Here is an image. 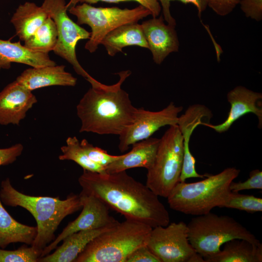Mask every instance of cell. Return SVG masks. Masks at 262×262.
I'll return each mask as SVG.
<instances>
[{
  "label": "cell",
  "mask_w": 262,
  "mask_h": 262,
  "mask_svg": "<svg viewBox=\"0 0 262 262\" xmlns=\"http://www.w3.org/2000/svg\"><path fill=\"white\" fill-rule=\"evenodd\" d=\"M159 141L160 139L150 137L134 143L130 152L106 167L105 172L112 173L136 167L147 170L154 162Z\"/></svg>",
  "instance_id": "ac0fdd59"
},
{
  "label": "cell",
  "mask_w": 262,
  "mask_h": 262,
  "mask_svg": "<svg viewBox=\"0 0 262 262\" xmlns=\"http://www.w3.org/2000/svg\"><path fill=\"white\" fill-rule=\"evenodd\" d=\"M239 4L245 16L257 21L262 19V0H240Z\"/></svg>",
  "instance_id": "1f68e13d"
},
{
  "label": "cell",
  "mask_w": 262,
  "mask_h": 262,
  "mask_svg": "<svg viewBox=\"0 0 262 262\" xmlns=\"http://www.w3.org/2000/svg\"><path fill=\"white\" fill-rule=\"evenodd\" d=\"M1 68V67H0V69Z\"/></svg>",
  "instance_id": "74e56055"
},
{
  "label": "cell",
  "mask_w": 262,
  "mask_h": 262,
  "mask_svg": "<svg viewBox=\"0 0 262 262\" xmlns=\"http://www.w3.org/2000/svg\"><path fill=\"white\" fill-rule=\"evenodd\" d=\"M69 12L77 18L78 25L90 27L91 35L85 49L94 52L103 38L116 28L127 23L138 21L149 15L150 11L140 5L133 9L113 7H95L87 3L76 5L68 9Z\"/></svg>",
  "instance_id": "ba28073f"
},
{
  "label": "cell",
  "mask_w": 262,
  "mask_h": 262,
  "mask_svg": "<svg viewBox=\"0 0 262 262\" xmlns=\"http://www.w3.org/2000/svg\"><path fill=\"white\" fill-rule=\"evenodd\" d=\"M147 246L161 262H191L197 252L190 244L183 221L152 229Z\"/></svg>",
  "instance_id": "30bf717a"
},
{
  "label": "cell",
  "mask_w": 262,
  "mask_h": 262,
  "mask_svg": "<svg viewBox=\"0 0 262 262\" xmlns=\"http://www.w3.org/2000/svg\"><path fill=\"white\" fill-rule=\"evenodd\" d=\"M133 1L138 2L147 9H148L153 17H158L159 15L161 6L158 0H79L81 3L94 4L98 2H105L108 3H119L120 2Z\"/></svg>",
  "instance_id": "d6a6232c"
},
{
  "label": "cell",
  "mask_w": 262,
  "mask_h": 262,
  "mask_svg": "<svg viewBox=\"0 0 262 262\" xmlns=\"http://www.w3.org/2000/svg\"><path fill=\"white\" fill-rule=\"evenodd\" d=\"M80 144L89 158L105 169L110 164L120 158L123 155H110L106 150L94 146L85 139H82Z\"/></svg>",
  "instance_id": "f1b7e54d"
},
{
  "label": "cell",
  "mask_w": 262,
  "mask_h": 262,
  "mask_svg": "<svg viewBox=\"0 0 262 262\" xmlns=\"http://www.w3.org/2000/svg\"><path fill=\"white\" fill-rule=\"evenodd\" d=\"M37 102L32 91L16 80L9 83L0 92V125H19Z\"/></svg>",
  "instance_id": "9a60e30c"
},
{
  "label": "cell",
  "mask_w": 262,
  "mask_h": 262,
  "mask_svg": "<svg viewBox=\"0 0 262 262\" xmlns=\"http://www.w3.org/2000/svg\"><path fill=\"white\" fill-rule=\"evenodd\" d=\"M57 39L56 24L49 16L34 33L24 41L23 45L32 50L49 53L53 51Z\"/></svg>",
  "instance_id": "d4e9b609"
},
{
  "label": "cell",
  "mask_w": 262,
  "mask_h": 262,
  "mask_svg": "<svg viewBox=\"0 0 262 262\" xmlns=\"http://www.w3.org/2000/svg\"><path fill=\"white\" fill-rule=\"evenodd\" d=\"M130 70L119 72L115 84L107 85L96 80L77 105V114L81 121L80 132L119 135L131 125L138 108L134 107L129 95L121 85L131 74Z\"/></svg>",
  "instance_id": "7a4b0ae2"
},
{
  "label": "cell",
  "mask_w": 262,
  "mask_h": 262,
  "mask_svg": "<svg viewBox=\"0 0 262 262\" xmlns=\"http://www.w3.org/2000/svg\"><path fill=\"white\" fill-rule=\"evenodd\" d=\"M23 150V146L20 143L7 148H0V166L13 163L22 154Z\"/></svg>",
  "instance_id": "d590c367"
},
{
  "label": "cell",
  "mask_w": 262,
  "mask_h": 262,
  "mask_svg": "<svg viewBox=\"0 0 262 262\" xmlns=\"http://www.w3.org/2000/svg\"><path fill=\"white\" fill-rule=\"evenodd\" d=\"M222 250L204 258L205 262H262V245L234 239L226 242Z\"/></svg>",
  "instance_id": "7402d4cb"
},
{
  "label": "cell",
  "mask_w": 262,
  "mask_h": 262,
  "mask_svg": "<svg viewBox=\"0 0 262 262\" xmlns=\"http://www.w3.org/2000/svg\"><path fill=\"white\" fill-rule=\"evenodd\" d=\"M182 109V106H177L172 102L157 112L138 108L133 123L119 135V150L121 152L127 150L130 146L150 137L163 126L177 124L179 114Z\"/></svg>",
  "instance_id": "8fae6325"
},
{
  "label": "cell",
  "mask_w": 262,
  "mask_h": 262,
  "mask_svg": "<svg viewBox=\"0 0 262 262\" xmlns=\"http://www.w3.org/2000/svg\"><path fill=\"white\" fill-rule=\"evenodd\" d=\"M41 7L56 26L58 39L54 52L70 64L78 74L90 82L93 78L79 63L76 48L80 40L89 39L91 33L69 18L66 0H44Z\"/></svg>",
  "instance_id": "9c48e42d"
},
{
  "label": "cell",
  "mask_w": 262,
  "mask_h": 262,
  "mask_svg": "<svg viewBox=\"0 0 262 262\" xmlns=\"http://www.w3.org/2000/svg\"><path fill=\"white\" fill-rule=\"evenodd\" d=\"M240 170L228 167L215 175H209L200 181L178 182L167 197L169 207L185 214L200 215L219 207L230 191V183Z\"/></svg>",
  "instance_id": "277c9868"
},
{
  "label": "cell",
  "mask_w": 262,
  "mask_h": 262,
  "mask_svg": "<svg viewBox=\"0 0 262 262\" xmlns=\"http://www.w3.org/2000/svg\"><path fill=\"white\" fill-rule=\"evenodd\" d=\"M154 63L160 65L171 53L178 52L179 41L175 26L165 24L162 16L141 24Z\"/></svg>",
  "instance_id": "4fadbf2b"
},
{
  "label": "cell",
  "mask_w": 262,
  "mask_h": 262,
  "mask_svg": "<svg viewBox=\"0 0 262 262\" xmlns=\"http://www.w3.org/2000/svg\"><path fill=\"white\" fill-rule=\"evenodd\" d=\"M240 0H208V6L217 15L225 16L229 14L239 4Z\"/></svg>",
  "instance_id": "836d02e7"
},
{
  "label": "cell",
  "mask_w": 262,
  "mask_h": 262,
  "mask_svg": "<svg viewBox=\"0 0 262 262\" xmlns=\"http://www.w3.org/2000/svg\"><path fill=\"white\" fill-rule=\"evenodd\" d=\"M62 154L59 156L60 160L73 161L83 170L98 172H105V168L93 162L87 156L76 136L69 137L66 145L61 147Z\"/></svg>",
  "instance_id": "484cf974"
},
{
  "label": "cell",
  "mask_w": 262,
  "mask_h": 262,
  "mask_svg": "<svg viewBox=\"0 0 262 262\" xmlns=\"http://www.w3.org/2000/svg\"><path fill=\"white\" fill-rule=\"evenodd\" d=\"M48 16L41 6H38L33 2H26L16 9L11 22L20 40L24 41L34 33Z\"/></svg>",
  "instance_id": "cb8c5ba5"
},
{
  "label": "cell",
  "mask_w": 262,
  "mask_h": 262,
  "mask_svg": "<svg viewBox=\"0 0 262 262\" xmlns=\"http://www.w3.org/2000/svg\"><path fill=\"white\" fill-rule=\"evenodd\" d=\"M183 158V138L177 124L169 126L160 139L155 158L147 169L146 185L167 198L179 182Z\"/></svg>",
  "instance_id": "52a82bcc"
},
{
  "label": "cell",
  "mask_w": 262,
  "mask_h": 262,
  "mask_svg": "<svg viewBox=\"0 0 262 262\" xmlns=\"http://www.w3.org/2000/svg\"><path fill=\"white\" fill-rule=\"evenodd\" d=\"M0 187L2 203L21 207L34 218L37 233L31 246L41 251L55 239V232L62 220L82 206L79 195L71 194L64 200L58 197L30 196L16 189L9 178L2 180Z\"/></svg>",
  "instance_id": "3957f363"
},
{
  "label": "cell",
  "mask_w": 262,
  "mask_h": 262,
  "mask_svg": "<svg viewBox=\"0 0 262 262\" xmlns=\"http://www.w3.org/2000/svg\"><path fill=\"white\" fill-rule=\"evenodd\" d=\"M212 114L205 106L196 104L189 107L184 114L179 116L177 125L183 138V158L179 181L184 182L189 178H202L203 175L198 173L196 169V160L189 148L190 137L195 128L207 117L210 119Z\"/></svg>",
  "instance_id": "2e32d148"
},
{
  "label": "cell",
  "mask_w": 262,
  "mask_h": 262,
  "mask_svg": "<svg viewBox=\"0 0 262 262\" xmlns=\"http://www.w3.org/2000/svg\"><path fill=\"white\" fill-rule=\"evenodd\" d=\"M229 188L233 192H239L242 190L251 189H262V172L259 169L252 170L249 177L246 181L230 183Z\"/></svg>",
  "instance_id": "4dcf8cb0"
},
{
  "label": "cell",
  "mask_w": 262,
  "mask_h": 262,
  "mask_svg": "<svg viewBox=\"0 0 262 262\" xmlns=\"http://www.w3.org/2000/svg\"><path fill=\"white\" fill-rule=\"evenodd\" d=\"M42 251L23 246L13 250L0 248V262H37Z\"/></svg>",
  "instance_id": "83f0119b"
},
{
  "label": "cell",
  "mask_w": 262,
  "mask_h": 262,
  "mask_svg": "<svg viewBox=\"0 0 262 262\" xmlns=\"http://www.w3.org/2000/svg\"><path fill=\"white\" fill-rule=\"evenodd\" d=\"M219 207L235 209L249 213L262 212V198L230 191Z\"/></svg>",
  "instance_id": "4316f807"
},
{
  "label": "cell",
  "mask_w": 262,
  "mask_h": 262,
  "mask_svg": "<svg viewBox=\"0 0 262 262\" xmlns=\"http://www.w3.org/2000/svg\"><path fill=\"white\" fill-rule=\"evenodd\" d=\"M100 44L107 53L114 56L128 46H136L148 49L141 25L137 22L122 25L109 32L103 38Z\"/></svg>",
  "instance_id": "44dd1931"
},
{
  "label": "cell",
  "mask_w": 262,
  "mask_h": 262,
  "mask_svg": "<svg viewBox=\"0 0 262 262\" xmlns=\"http://www.w3.org/2000/svg\"><path fill=\"white\" fill-rule=\"evenodd\" d=\"M117 223L101 228L81 230L72 233L65 238L62 241L63 244L57 246L53 253L40 257L37 262H74L92 240Z\"/></svg>",
  "instance_id": "d6986e66"
},
{
  "label": "cell",
  "mask_w": 262,
  "mask_h": 262,
  "mask_svg": "<svg viewBox=\"0 0 262 262\" xmlns=\"http://www.w3.org/2000/svg\"><path fill=\"white\" fill-rule=\"evenodd\" d=\"M15 62L25 64L32 67H39L56 65L49 53L32 50L20 44L10 40L0 39V67L8 69L11 63Z\"/></svg>",
  "instance_id": "ffe728a7"
},
{
  "label": "cell",
  "mask_w": 262,
  "mask_h": 262,
  "mask_svg": "<svg viewBox=\"0 0 262 262\" xmlns=\"http://www.w3.org/2000/svg\"><path fill=\"white\" fill-rule=\"evenodd\" d=\"M126 262H161L147 245L139 247L127 258Z\"/></svg>",
  "instance_id": "e575fe53"
},
{
  "label": "cell",
  "mask_w": 262,
  "mask_h": 262,
  "mask_svg": "<svg viewBox=\"0 0 262 262\" xmlns=\"http://www.w3.org/2000/svg\"><path fill=\"white\" fill-rule=\"evenodd\" d=\"M79 195L82 206V212L43 250L41 257L50 253L56 248L59 243L72 233L110 226L119 222L110 215L109 208L101 200L82 191Z\"/></svg>",
  "instance_id": "7c38bea8"
},
{
  "label": "cell",
  "mask_w": 262,
  "mask_h": 262,
  "mask_svg": "<svg viewBox=\"0 0 262 262\" xmlns=\"http://www.w3.org/2000/svg\"><path fill=\"white\" fill-rule=\"evenodd\" d=\"M161 4L164 19L167 24L176 25L175 19L171 16L170 11V2L173 0H179L184 4L192 3L194 5L198 11V16L200 18L203 12L208 6V0H158Z\"/></svg>",
  "instance_id": "f546056e"
},
{
  "label": "cell",
  "mask_w": 262,
  "mask_h": 262,
  "mask_svg": "<svg viewBox=\"0 0 262 262\" xmlns=\"http://www.w3.org/2000/svg\"><path fill=\"white\" fill-rule=\"evenodd\" d=\"M36 233V227L24 225L16 220L4 208L0 199V248H5L15 243L31 246Z\"/></svg>",
  "instance_id": "603a6c76"
},
{
  "label": "cell",
  "mask_w": 262,
  "mask_h": 262,
  "mask_svg": "<svg viewBox=\"0 0 262 262\" xmlns=\"http://www.w3.org/2000/svg\"><path fill=\"white\" fill-rule=\"evenodd\" d=\"M65 67L55 65L29 68L17 77L16 81L31 91L53 85L74 86L77 79L66 71Z\"/></svg>",
  "instance_id": "e0dca14e"
},
{
  "label": "cell",
  "mask_w": 262,
  "mask_h": 262,
  "mask_svg": "<svg viewBox=\"0 0 262 262\" xmlns=\"http://www.w3.org/2000/svg\"><path fill=\"white\" fill-rule=\"evenodd\" d=\"M188 238L196 251L203 258L220 251L226 242L234 239L259 245V240L233 218L211 212L192 218L187 224Z\"/></svg>",
  "instance_id": "8992f818"
},
{
  "label": "cell",
  "mask_w": 262,
  "mask_h": 262,
  "mask_svg": "<svg viewBox=\"0 0 262 262\" xmlns=\"http://www.w3.org/2000/svg\"><path fill=\"white\" fill-rule=\"evenodd\" d=\"M78 181L82 192L95 196L127 219L152 228L169 224V213L159 196L126 171L108 173L83 170Z\"/></svg>",
  "instance_id": "6da1fadb"
},
{
  "label": "cell",
  "mask_w": 262,
  "mask_h": 262,
  "mask_svg": "<svg viewBox=\"0 0 262 262\" xmlns=\"http://www.w3.org/2000/svg\"><path fill=\"white\" fill-rule=\"evenodd\" d=\"M152 229L126 219L95 238L74 262H126L135 249L147 245Z\"/></svg>",
  "instance_id": "5b68a950"
},
{
  "label": "cell",
  "mask_w": 262,
  "mask_h": 262,
  "mask_svg": "<svg viewBox=\"0 0 262 262\" xmlns=\"http://www.w3.org/2000/svg\"><path fill=\"white\" fill-rule=\"evenodd\" d=\"M79 2V0H70L68 3L66 4V6L68 9L71 7L76 5L77 3Z\"/></svg>",
  "instance_id": "8d00e7d4"
},
{
  "label": "cell",
  "mask_w": 262,
  "mask_h": 262,
  "mask_svg": "<svg viewBox=\"0 0 262 262\" xmlns=\"http://www.w3.org/2000/svg\"><path fill=\"white\" fill-rule=\"evenodd\" d=\"M227 99L231 107L226 120L221 124L213 125L202 122L201 125L209 127L218 133L227 131L233 124L245 115L251 113L259 120L258 127H262V107L261 93L251 90L243 86H237L229 91Z\"/></svg>",
  "instance_id": "5bb4252c"
}]
</instances>
